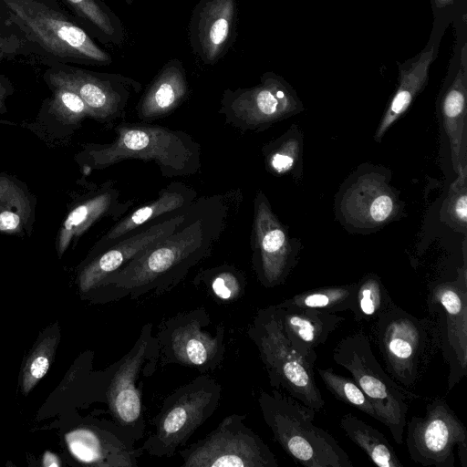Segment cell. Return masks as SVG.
Returning a JSON list of instances; mask_svg holds the SVG:
<instances>
[{
  "label": "cell",
  "instance_id": "cell-15",
  "mask_svg": "<svg viewBox=\"0 0 467 467\" xmlns=\"http://www.w3.org/2000/svg\"><path fill=\"white\" fill-rule=\"evenodd\" d=\"M45 78L51 88L65 87L76 92L86 104L89 117L109 121L120 117L131 92H139L141 85L116 73L94 72L64 63L52 66Z\"/></svg>",
  "mask_w": 467,
  "mask_h": 467
},
{
  "label": "cell",
  "instance_id": "cell-21",
  "mask_svg": "<svg viewBox=\"0 0 467 467\" xmlns=\"http://www.w3.org/2000/svg\"><path fill=\"white\" fill-rule=\"evenodd\" d=\"M277 308L286 337L299 355L315 367L316 348L326 343L345 318L337 313L309 307L286 306Z\"/></svg>",
  "mask_w": 467,
  "mask_h": 467
},
{
  "label": "cell",
  "instance_id": "cell-35",
  "mask_svg": "<svg viewBox=\"0 0 467 467\" xmlns=\"http://www.w3.org/2000/svg\"><path fill=\"white\" fill-rule=\"evenodd\" d=\"M431 32L444 36L451 25L467 17V0H430Z\"/></svg>",
  "mask_w": 467,
  "mask_h": 467
},
{
  "label": "cell",
  "instance_id": "cell-36",
  "mask_svg": "<svg viewBox=\"0 0 467 467\" xmlns=\"http://www.w3.org/2000/svg\"><path fill=\"white\" fill-rule=\"evenodd\" d=\"M211 289L217 299L237 300L244 290V279L235 270H220L212 275Z\"/></svg>",
  "mask_w": 467,
  "mask_h": 467
},
{
  "label": "cell",
  "instance_id": "cell-22",
  "mask_svg": "<svg viewBox=\"0 0 467 467\" xmlns=\"http://www.w3.org/2000/svg\"><path fill=\"white\" fill-rule=\"evenodd\" d=\"M442 37V35L431 31L424 47L412 57L399 64L398 86L377 130L378 140L409 109L413 99L425 88L431 66L439 54Z\"/></svg>",
  "mask_w": 467,
  "mask_h": 467
},
{
  "label": "cell",
  "instance_id": "cell-9",
  "mask_svg": "<svg viewBox=\"0 0 467 467\" xmlns=\"http://www.w3.org/2000/svg\"><path fill=\"white\" fill-rule=\"evenodd\" d=\"M158 360L159 344L152 335V324L147 323L132 348L112 365L106 402L113 422L136 442L143 438L145 432L138 382L141 375L151 376Z\"/></svg>",
  "mask_w": 467,
  "mask_h": 467
},
{
  "label": "cell",
  "instance_id": "cell-33",
  "mask_svg": "<svg viewBox=\"0 0 467 467\" xmlns=\"http://www.w3.org/2000/svg\"><path fill=\"white\" fill-rule=\"evenodd\" d=\"M317 372L326 388L337 400L355 407L368 416L379 420L372 404L352 378L339 375L331 368H317Z\"/></svg>",
  "mask_w": 467,
  "mask_h": 467
},
{
  "label": "cell",
  "instance_id": "cell-14",
  "mask_svg": "<svg viewBox=\"0 0 467 467\" xmlns=\"http://www.w3.org/2000/svg\"><path fill=\"white\" fill-rule=\"evenodd\" d=\"M406 426V446L414 462L454 467V448L467 442L466 428L444 398L430 400L425 415L412 416Z\"/></svg>",
  "mask_w": 467,
  "mask_h": 467
},
{
  "label": "cell",
  "instance_id": "cell-23",
  "mask_svg": "<svg viewBox=\"0 0 467 467\" xmlns=\"http://www.w3.org/2000/svg\"><path fill=\"white\" fill-rule=\"evenodd\" d=\"M189 85L186 70L179 58H171L158 71L141 96L136 110L140 119L165 116L187 98Z\"/></svg>",
  "mask_w": 467,
  "mask_h": 467
},
{
  "label": "cell",
  "instance_id": "cell-5",
  "mask_svg": "<svg viewBox=\"0 0 467 467\" xmlns=\"http://www.w3.org/2000/svg\"><path fill=\"white\" fill-rule=\"evenodd\" d=\"M332 358L350 373L372 404L379 421L401 445L410 401L421 396L403 388L386 372L373 353L369 337L362 330L342 337L334 348Z\"/></svg>",
  "mask_w": 467,
  "mask_h": 467
},
{
  "label": "cell",
  "instance_id": "cell-20",
  "mask_svg": "<svg viewBox=\"0 0 467 467\" xmlns=\"http://www.w3.org/2000/svg\"><path fill=\"white\" fill-rule=\"evenodd\" d=\"M72 456L78 462L105 467H136L143 453L117 424L79 427L65 435Z\"/></svg>",
  "mask_w": 467,
  "mask_h": 467
},
{
  "label": "cell",
  "instance_id": "cell-6",
  "mask_svg": "<svg viewBox=\"0 0 467 467\" xmlns=\"http://www.w3.org/2000/svg\"><path fill=\"white\" fill-rule=\"evenodd\" d=\"M28 42L58 61L107 66L111 56L78 23L39 0H0Z\"/></svg>",
  "mask_w": 467,
  "mask_h": 467
},
{
  "label": "cell",
  "instance_id": "cell-24",
  "mask_svg": "<svg viewBox=\"0 0 467 467\" xmlns=\"http://www.w3.org/2000/svg\"><path fill=\"white\" fill-rule=\"evenodd\" d=\"M195 196V192L184 184L172 183L169 185L159 193V197L155 201L140 207L117 223L97 243L94 248L96 254L149 222H153L164 214L187 208L192 204Z\"/></svg>",
  "mask_w": 467,
  "mask_h": 467
},
{
  "label": "cell",
  "instance_id": "cell-2",
  "mask_svg": "<svg viewBox=\"0 0 467 467\" xmlns=\"http://www.w3.org/2000/svg\"><path fill=\"white\" fill-rule=\"evenodd\" d=\"M108 144H88L76 159L84 167L104 169L124 160L155 161L166 177L195 173L201 166V148L193 139L161 126L119 125Z\"/></svg>",
  "mask_w": 467,
  "mask_h": 467
},
{
  "label": "cell",
  "instance_id": "cell-42",
  "mask_svg": "<svg viewBox=\"0 0 467 467\" xmlns=\"http://www.w3.org/2000/svg\"><path fill=\"white\" fill-rule=\"evenodd\" d=\"M458 454L461 460V464L462 467L467 466V442L461 443L457 446Z\"/></svg>",
  "mask_w": 467,
  "mask_h": 467
},
{
  "label": "cell",
  "instance_id": "cell-43",
  "mask_svg": "<svg viewBox=\"0 0 467 467\" xmlns=\"http://www.w3.org/2000/svg\"><path fill=\"white\" fill-rule=\"evenodd\" d=\"M127 5H131L134 0H123Z\"/></svg>",
  "mask_w": 467,
  "mask_h": 467
},
{
  "label": "cell",
  "instance_id": "cell-17",
  "mask_svg": "<svg viewBox=\"0 0 467 467\" xmlns=\"http://www.w3.org/2000/svg\"><path fill=\"white\" fill-rule=\"evenodd\" d=\"M189 207L184 213H175L169 217L153 221L142 229L133 231V234L120 238L105 250L93 255L78 275L79 291L88 294L102 287L110 275L121 269L136 255L173 233L185 219Z\"/></svg>",
  "mask_w": 467,
  "mask_h": 467
},
{
  "label": "cell",
  "instance_id": "cell-31",
  "mask_svg": "<svg viewBox=\"0 0 467 467\" xmlns=\"http://www.w3.org/2000/svg\"><path fill=\"white\" fill-rule=\"evenodd\" d=\"M395 302L380 278L368 274L357 284L354 304L351 308L356 322H372L388 310Z\"/></svg>",
  "mask_w": 467,
  "mask_h": 467
},
{
  "label": "cell",
  "instance_id": "cell-34",
  "mask_svg": "<svg viewBox=\"0 0 467 467\" xmlns=\"http://www.w3.org/2000/svg\"><path fill=\"white\" fill-rule=\"evenodd\" d=\"M53 97L48 105V112L57 121L66 126L76 127L86 118L89 111L73 90L65 87L52 88Z\"/></svg>",
  "mask_w": 467,
  "mask_h": 467
},
{
  "label": "cell",
  "instance_id": "cell-12",
  "mask_svg": "<svg viewBox=\"0 0 467 467\" xmlns=\"http://www.w3.org/2000/svg\"><path fill=\"white\" fill-rule=\"evenodd\" d=\"M182 467H278L268 445L245 423V416L232 414L203 439L179 451Z\"/></svg>",
  "mask_w": 467,
  "mask_h": 467
},
{
  "label": "cell",
  "instance_id": "cell-37",
  "mask_svg": "<svg viewBox=\"0 0 467 467\" xmlns=\"http://www.w3.org/2000/svg\"><path fill=\"white\" fill-rule=\"evenodd\" d=\"M13 25L7 12L5 16L0 14V62L22 54L28 42L19 29L11 28Z\"/></svg>",
  "mask_w": 467,
  "mask_h": 467
},
{
  "label": "cell",
  "instance_id": "cell-28",
  "mask_svg": "<svg viewBox=\"0 0 467 467\" xmlns=\"http://www.w3.org/2000/svg\"><path fill=\"white\" fill-rule=\"evenodd\" d=\"M346 198L348 213L359 223H380L394 212V199L386 186L372 179L357 183Z\"/></svg>",
  "mask_w": 467,
  "mask_h": 467
},
{
  "label": "cell",
  "instance_id": "cell-32",
  "mask_svg": "<svg viewBox=\"0 0 467 467\" xmlns=\"http://www.w3.org/2000/svg\"><path fill=\"white\" fill-rule=\"evenodd\" d=\"M60 338L57 327L43 336L29 355L21 380L23 394L27 395L38 381L47 374Z\"/></svg>",
  "mask_w": 467,
  "mask_h": 467
},
{
  "label": "cell",
  "instance_id": "cell-30",
  "mask_svg": "<svg viewBox=\"0 0 467 467\" xmlns=\"http://www.w3.org/2000/svg\"><path fill=\"white\" fill-rule=\"evenodd\" d=\"M357 284L324 286L298 293L277 304V306H296L329 313L351 310Z\"/></svg>",
  "mask_w": 467,
  "mask_h": 467
},
{
  "label": "cell",
  "instance_id": "cell-4",
  "mask_svg": "<svg viewBox=\"0 0 467 467\" xmlns=\"http://www.w3.org/2000/svg\"><path fill=\"white\" fill-rule=\"evenodd\" d=\"M369 339L377 347L386 372L411 391L440 351L432 319L417 317L396 303L371 322Z\"/></svg>",
  "mask_w": 467,
  "mask_h": 467
},
{
  "label": "cell",
  "instance_id": "cell-38",
  "mask_svg": "<svg viewBox=\"0 0 467 467\" xmlns=\"http://www.w3.org/2000/svg\"><path fill=\"white\" fill-rule=\"evenodd\" d=\"M297 153L298 142L296 140H286L269 156L268 165L277 173L288 171L293 167Z\"/></svg>",
  "mask_w": 467,
  "mask_h": 467
},
{
  "label": "cell",
  "instance_id": "cell-26",
  "mask_svg": "<svg viewBox=\"0 0 467 467\" xmlns=\"http://www.w3.org/2000/svg\"><path fill=\"white\" fill-rule=\"evenodd\" d=\"M36 201L17 179L0 174V232L23 234L35 222Z\"/></svg>",
  "mask_w": 467,
  "mask_h": 467
},
{
  "label": "cell",
  "instance_id": "cell-40",
  "mask_svg": "<svg viewBox=\"0 0 467 467\" xmlns=\"http://www.w3.org/2000/svg\"><path fill=\"white\" fill-rule=\"evenodd\" d=\"M13 87L9 80L4 76H0V114L6 112V99L13 93Z\"/></svg>",
  "mask_w": 467,
  "mask_h": 467
},
{
  "label": "cell",
  "instance_id": "cell-41",
  "mask_svg": "<svg viewBox=\"0 0 467 467\" xmlns=\"http://www.w3.org/2000/svg\"><path fill=\"white\" fill-rule=\"evenodd\" d=\"M42 463L46 467H50V466L57 467V466L61 465L59 458L50 451L45 452V454L43 455V462Z\"/></svg>",
  "mask_w": 467,
  "mask_h": 467
},
{
  "label": "cell",
  "instance_id": "cell-16",
  "mask_svg": "<svg viewBox=\"0 0 467 467\" xmlns=\"http://www.w3.org/2000/svg\"><path fill=\"white\" fill-rule=\"evenodd\" d=\"M455 41L450 59L441 109L451 161L458 173L466 169L467 17L452 25Z\"/></svg>",
  "mask_w": 467,
  "mask_h": 467
},
{
  "label": "cell",
  "instance_id": "cell-8",
  "mask_svg": "<svg viewBox=\"0 0 467 467\" xmlns=\"http://www.w3.org/2000/svg\"><path fill=\"white\" fill-rule=\"evenodd\" d=\"M223 387L207 374L178 388L163 401L153 430L140 447L154 457H171L217 410Z\"/></svg>",
  "mask_w": 467,
  "mask_h": 467
},
{
  "label": "cell",
  "instance_id": "cell-19",
  "mask_svg": "<svg viewBox=\"0 0 467 467\" xmlns=\"http://www.w3.org/2000/svg\"><path fill=\"white\" fill-rule=\"evenodd\" d=\"M253 265L266 288L285 282L295 264V252L267 200L258 193L254 202Z\"/></svg>",
  "mask_w": 467,
  "mask_h": 467
},
{
  "label": "cell",
  "instance_id": "cell-13",
  "mask_svg": "<svg viewBox=\"0 0 467 467\" xmlns=\"http://www.w3.org/2000/svg\"><path fill=\"white\" fill-rule=\"evenodd\" d=\"M300 108V100L290 84L274 72H265L254 87L225 89L219 112L226 122L244 130L265 128Z\"/></svg>",
  "mask_w": 467,
  "mask_h": 467
},
{
  "label": "cell",
  "instance_id": "cell-11",
  "mask_svg": "<svg viewBox=\"0 0 467 467\" xmlns=\"http://www.w3.org/2000/svg\"><path fill=\"white\" fill-rule=\"evenodd\" d=\"M210 325L203 307L163 321L155 335L161 362L196 368L202 374L218 368L225 353L224 327L220 325L213 333L205 328Z\"/></svg>",
  "mask_w": 467,
  "mask_h": 467
},
{
  "label": "cell",
  "instance_id": "cell-10",
  "mask_svg": "<svg viewBox=\"0 0 467 467\" xmlns=\"http://www.w3.org/2000/svg\"><path fill=\"white\" fill-rule=\"evenodd\" d=\"M427 316L435 324L440 352L449 371L447 391L467 373V272L464 265L452 280L431 283L426 296Z\"/></svg>",
  "mask_w": 467,
  "mask_h": 467
},
{
  "label": "cell",
  "instance_id": "cell-27",
  "mask_svg": "<svg viewBox=\"0 0 467 467\" xmlns=\"http://www.w3.org/2000/svg\"><path fill=\"white\" fill-rule=\"evenodd\" d=\"M88 32L104 45L121 46L126 38L120 18L103 0H64Z\"/></svg>",
  "mask_w": 467,
  "mask_h": 467
},
{
  "label": "cell",
  "instance_id": "cell-7",
  "mask_svg": "<svg viewBox=\"0 0 467 467\" xmlns=\"http://www.w3.org/2000/svg\"><path fill=\"white\" fill-rule=\"evenodd\" d=\"M266 370L270 385L316 411L324 409L325 400L317 388L314 368L294 348L286 337L278 308H260L247 329Z\"/></svg>",
  "mask_w": 467,
  "mask_h": 467
},
{
  "label": "cell",
  "instance_id": "cell-18",
  "mask_svg": "<svg viewBox=\"0 0 467 467\" xmlns=\"http://www.w3.org/2000/svg\"><path fill=\"white\" fill-rule=\"evenodd\" d=\"M236 0H199L189 24L188 37L192 53L204 65L218 63L236 38Z\"/></svg>",
  "mask_w": 467,
  "mask_h": 467
},
{
  "label": "cell",
  "instance_id": "cell-1",
  "mask_svg": "<svg viewBox=\"0 0 467 467\" xmlns=\"http://www.w3.org/2000/svg\"><path fill=\"white\" fill-rule=\"evenodd\" d=\"M222 207L190 206L183 222L170 235L140 253L110 275L102 287L114 298H138L167 292L210 254L223 225Z\"/></svg>",
  "mask_w": 467,
  "mask_h": 467
},
{
  "label": "cell",
  "instance_id": "cell-39",
  "mask_svg": "<svg viewBox=\"0 0 467 467\" xmlns=\"http://www.w3.org/2000/svg\"><path fill=\"white\" fill-rule=\"evenodd\" d=\"M459 180L455 182L458 190L453 186L454 195L449 203V212L453 220L464 228L467 222V194L465 189L466 169L458 172Z\"/></svg>",
  "mask_w": 467,
  "mask_h": 467
},
{
  "label": "cell",
  "instance_id": "cell-29",
  "mask_svg": "<svg viewBox=\"0 0 467 467\" xmlns=\"http://www.w3.org/2000/svg\"><path fill=\"white\" fill-rule=\"evenodd\" d=\"M339 425L346 435L379 467H403L385 435L352 413L341 416Z\"/></svg>",
  "mask_w": 467,
  "mask_h": 467
},
{
  "label": "cell",
  "instance_id": "cell-25",
  "mask_svg": "<svg viewBox=\"0 0 467 467\" xmlns=\"http://www.w3.org/2000/svg\"><path fill=\"white\" fill-rule=\"evenodd\" d=\"M119 192L108 190L99 193L75 207L67 216L57 238V251L61 256L70 243L79 237L99 218L115 211L122 213L126 204L118 200Z\"/></svg>",
  "mask_w": 467,
  "mask_h": 467
},
{
  "label": "cell",
  "instance_id": "cell-3",
  "mask_svg": "<svg viewBox=\"0 0 467 467\" xmlns=\"http://www.w3.org/2000/svg\"><path fill=\"white\" fill-rule=\"evenodd\" d=\"M258 405L274 440L306 467H353L337 439L314 422L316 410L278 389L261 390Z\"/></svg>",
  "mask_w": 467,
  "mask_h": 467
}]
</instances>
